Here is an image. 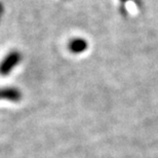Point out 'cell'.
<instances>
[{"mask_svg":"<svg viewBox=\"0 0 158 158\" xmlns=\"http://www.w3.org/2000/svg\"><path fill=\"white\" fill-rule=\"evenodd\" d=\"M22 55L18 50H12L5 56V58L0 62V75L6 76L8 75L17 66L20 64Z\"/></svg>","mask_w":158,"mask_h":158,"instance_id":"obj_1","label":"cell"},{"mask_svg":"<svg viewBox=\"0 0 158 158\" xmlns=\"http://www.w3.org/2000/svg\"><path fill=\"white\" fill-rule=\"evenodd\" d=\"M87 48L86 40L82 38H74L69 42V49L73 53H81Z\"/></svg>","mask_w":158,"mask_h":158,"instance_id":"obj_3","label":"cell"},{"mask_svg":"<svg viewBox=\"0 0 158 158\" xmlns=\"http://www.w3.org/2000/svg\"><path fill=\"white\" fill-rule=\"evenodd\" d=\"M0 100L18 103L22 100V93L15 87H2L0 88Z\"/></svg>","mask_w":158,"mask_h":158,"instance_id":"obj_2","label":"cell"},{"mask_svg":"<svg viewBox=\"0 0 158 158\" xmlns=\"http://www.w3.org/2000/svg\"><path fill=\"white\" fill-rule=\"evenodd\" d=\"M120 1H121V3H122L123 5H125V4H126V2L129 1V0H120Z\"/></svg>","mask_w":158,"mask_h":158,"instance_id":"obj_4","label":"cell"}]
</instances>
